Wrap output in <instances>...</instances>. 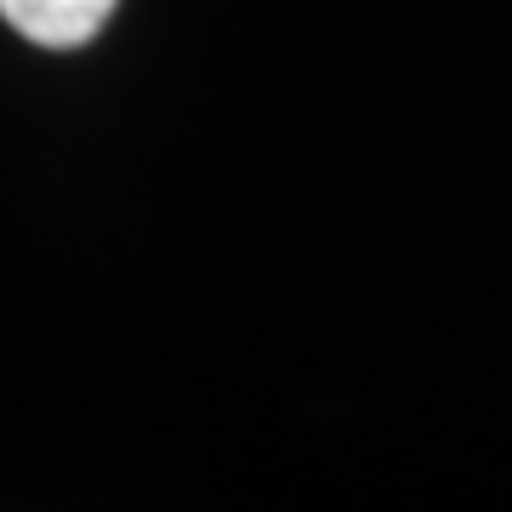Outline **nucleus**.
<instances>
[{
  "label": "nucleus",
  "mask_w": 512,
  "mask_h": 512,
  "mask_svg": "<svg viewBox=\"0 0 512 512\" xmlns=\"http://www.w3.org/2000/svg\"><path fill=\"white\" fill-rule=\"evenodd\" d=\"M120 0H0V18L35 46H86Z\"/></svg>",
  "instance_id": "obj_1"
}]
</instances>
